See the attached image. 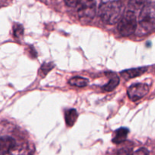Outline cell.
<instances>
[{"label": "cell", "instance_id": "obj_17", "mask_svg": "<svg viewBox=\"0 0 155 155\" xmlns=\"http://www.w3.org/2000/svg\"><path fill=\"white\" fill-rule=\"evenodd\" d=\"M132 155H149V152L146 148H139L132 154Z\"/></svg>", "mask_w": 155, "mask_h": 155}, {"label": "cell", "instance_id": "obj_13", "mask_svg": "<svg viewBox=\"0 0 155 155\" xmlns=\"http://www.w3.org/2000/svg\"><path fill=\"white\" fill-rule=\"evenodd\" d=\"M9 153L12 154V155H27L28 154V151H27V147L25 148L23 145H21V146L15 145Z\"/></svg>", "mask_w": 155, "mask_h": 155}, {"label": "cell", "instance_id": "obj_9", "mask_svg": "<svg viewBox=\"0 0 155 155\" xmlns=\"http://www.w3.org/2000/svg\"><path fill=\"white\" fill-rule=\"evenodd\" d=\"M78 113L74 109H70L67 110L65 114V123L68 127H72L76 122V120L78 118Z\"/></svg>", "mask_w": 155, "mask_h": 155}, {"label": "cell", "instance_id": "obj_4", "mask_svg": "<svg viewBox=\"0 0 155 155\" xmlns=\"http://www.w3.org/2000/svg\"><path fill=\"white\" fill-rule=\"evenodd\" d=\"M78 15L81 22L89 23L96 15L95 0H80L78 4Z\"/></svg>", "mask_w": 155, "mask_h": 155}, {"label": "cell", "instance_id": "obj_8", "mask_svg": "<svg viewBox=\"0 0 155 155\" xmlns=\"http://www.w3.org/2000/svg\"><path fill=\"white\" fill-rule=\"evenodd\" d=\"M128 133H129V130L127 128L119 129V130L115 131L112 142L115 144H119L124 142L126 139V138H127Z\"/></svg>", "mask_w": 155, "mask_h": 155}, {"label": "cell", "instance_id": "obj_5", "mask_svg": "<svg viewBox=\"0 0 155 155\" xmlns=\"http://www.w3.org/2000/svg\"><path fill=\"white\" fill-rule=\"evenodd\" d=\"M149 92L148 85L145 83H135L128 89V95L132 101H137L144 98Z\"/></svg>", "mask_w": 155, "mask_h": 155}, {"label": "cell", "instance_id": "obj_3", "mask_svg": "<svg viewBox=\"0 0 155 155\" xmlns=\"http://www.w3.org/2000/svg\"><path fill=\"white\" fill-rule=\"evenodd\" d=\"M138 27L135 12L129 10L122 17L118 24V30L123 36H129L135 32Z\"/></svg>", "mask_w": 155, "mask_h": 155}, {"label": "cell", "instance_id": "obj_12", "mask_svg": "<svg viewBox=\"0 0 155 155\" xmlns=\"http://www.w3.org/2000/svg\"><path fill=\"white\" fill-rule=\"evenodd\" d=\"M148 2L150 1L149 0H130L129 7L132 8V11L133 12H135V10H141Z\"/></svg>", "mask_w": 155, "mask_h": 155}, {"label": "cell", "instance_id": "obj_18", "mask_svg": "<svg viewBox=\"0 0 155 155\" xmlns=\"http://www.w3.org/2000/svg\"><path fill=\"white\" fill-rule=\"evenodd\" d=\"M80 0H65V3L68 7H75L78 5Z\"/></svg>", "mask_w": 155, "mask_h": 155}, {"label": "cell", "instance_id": "obj_15", "mask_svg": "<svg viewBox=\"0 0 155 155\" xmlns=\"http://www.w3.org/2000/svg\"><path fill=\"white\" fill-rule=\"evenodd\" d=\"M116 155H132V149L129 148H121L119 150Z\"/></svg>", "mask_w": 155, "mask_h": 155}, {"label": "cell", "instance_id": "obj_2", "mask_svg": "<svg viewBox=\"0 0 155 155\" xmlns=\"http://www.w3.org/2000/svg\"><path fill=\"white\" fill-rule=\"evenodd\" d=\"M139 27L144 33H148L155 27V4L147 3L141 10L139 15Z\"/></svg>", "mask_w": 155, "mask_h": 155}, {"label": "cell", "instance_id": "obj_7", "mask_svg": "<svg viewBox=\"0 0 155 155\" xmlns=\"http://www.w3.org/2000/svg\"><path fill=\"white\" fill-rule=\"evenodd\" d=\"M147 68L146 67L125 70L121 72V76L126 80H129V79L135 78V77L142 75L147 71Z\"/></svg>", "mask_w": 155, "mask_h": 155}, {"label": "cell", "instance_id": "obj_1", "mask_svg": "<svg viewBox=\"0 0 155 155\" xmlns=\"http://www.w3.org/2000/svg\"><path fill=\"white\" fill-rule=\"evenodd\" d=\"M101 21L105 24H115L121 18V4L113 0H103L99 8Z\"/></svg>", "mask_w": 155, "mask_h": 155}, {"label": "cell", "instance_id": "obj_6", "mask_svg": "<svg viewBox=\"0 0 155 155\" xmlns=\"http://www.w3.org/2000/svg\"><path fill=\"white\" fill-rule=\"evenodd\" d=\"M15 145V139L9 136L0 137V155H5L10 152Z\"/></svg>", "mask_w": 155, "mask_h": 155}, {"label": "cell", "instance_id": "obj_14", "mask_svg": "<svg viewBox=\"0 0 155 155\" xmlns=\"http://www.w3.org/2000/svg\"><path fill=\"white\" fill-rule=\"evenodd\" d=\"M54 67V65L53 64H44L42 65V67L40 68V73H41V75L43 77L46 75L52 68Z\"/></svg>", "mask_w": 155, "mask_h": 155}, {"label": "cell", "instance_id": "obj_10", "mask_svg": "<svg viewBox=\"0 0 155 155\" xmlns=\"http://www.w3.org/2000/svg\"><path fill=\"white\" fill-rule=\"evenodd\" d=\"M68 83L71 86L82 88L85 87L88 84V80L86 78H84V77H74L68 81Z\"/></svg>", "mask_w": 155, "mask_h": 155}, {"label": "cell", "instance_id": "obj_11", "mask_svg": "<svg viewBox=\"0 0 155 155\" xmlns=\"http://www.w3.org/2000/svg\"><path fill=\"white\" fill-rule=\"evenodd\" d=\"M119 83V78L116 75H113L111 77L107 84L103 86V89L106 92H111L118 86Z\"/></svg>", "mask_w": 155, "mask_h": 155}, {"label": "cell", "instance_id": "obj_16", "mask_svg": "<svg viewBox=\"0 0 155 155\" xmlns=\"http://www.w3.org/2000/svg\"><path fill=\"white\" fill-rule=\"evenodd\" d=\"M14 33H15V36H19L22 35L23 33H24V29H23L22 26L17 24L16 27L14 28Z\"/></svg>", "mask_w": 155, "mask_h": 155}]
</instances>
